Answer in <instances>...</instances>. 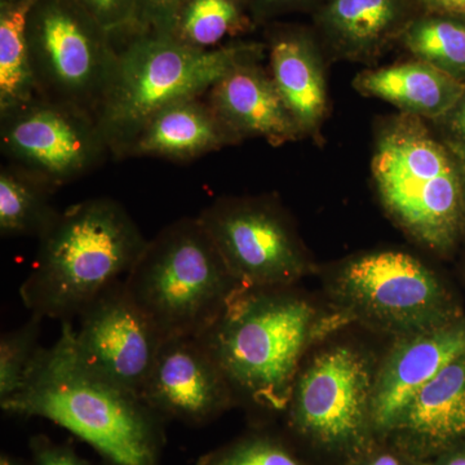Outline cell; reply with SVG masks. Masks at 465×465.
Masks as SVG:
<instances>
[{
    "instance_id": "35",
    "label": "cell",
    "mask_w": 465,
    "mask_h": 465,
    "mask_svg": "<svg viewBox=\"0 0 465 465\" xmlns=\"http://www.w3.org/2000/svg\"><path fill=\"white\" fill-rule=\"evenodd\" d=\"M0 465H30L29 461L24 460L23 458L16 455L9 454V452H2L0 454Z\"/></svg>"
},
{
    "instance_id": "1",
    "label": "cell",
    "mask_w": 465,
    "mask_h": 465,
    "mask_svg": "<svg viewBox=\"0 0 465 465\" xmlns=\"http://www.w3.org/2000/svg\"><path fill=\"white\" fill-rule=\"evenodd\" d=\"M0 407L69 430L106 465H162L167 421L139 394L85 365L75 351L72 321L61 322L60 338L42 348L24 387Z\"/></svg>"
},
{
    "instance_id": "32",
    "label": "cell",
    "mask_w": 465,
    "mask_h": 465,
    "mask_svg": "<svg viewBox=\"0 0 465 465\" xmlns=\"http://www.w3.org/2000/svg\"><path fill=\"white\" fill-rule=\"evenodd\" d=\"M358 465H411L409 459L391 451H379L370 454Z\"/></svg>"
},
{
    "instance_id": "27",
    "label": "cell",
    "mask_w": 465,
    "mask_h": 465,
    "mask_svg": "<svg viewBox=\"0 0 465 465\" xmlns=\"http://www.w3.org/2000/svg\"><path fill=\"white\" fill-rule=\"evenodd\" d=\"M185 0H136L131 34L170 36L174 18Z\"/></svg>"
},
{
    "instance_id": "33",
    "label": "cell",
    "mask_w": 465,
    "mask_h": 465,
    "mask_svg": "<svg viewBox=\"0 0 465 465\" xmlns=\"http://www.w3.org/2000/svg\"><path fill=\"white\" fill-rule=\"evenodd\" d=\"M430 465H465V448L446 450Z\"/></svg>"
},
{
    "instance_id": "15",
    "label": "cell",
    "mask_w": 465,
    "mask_h": 465,
    "mask_svg": "<svg viewBox=\"0 0 465 465\" xmlns=\"http://www.w3.org/2000/svg\"><path fill=\"white\" fill-rule=\"evenodd\" d=\"M264 52L235 64L204 94L223 124L238 140L262 137L272 145L295 142L302 133L284 105L271 73L260 65Z\"/></svg>"
},
{
    "instance_id": "23",
    "label": "cell",
    "mask_w": 465,
    "mask_h": 465,
    "mask_svg": "<svg viewBox=\"0 0 465 465\" xmlns=\"http://www.w3.org/2000/svg\"><path fill=\"white\" fill-rule=\"evenodd\" d=\"M54 191L12 164L0 168V234L3 238L39 237L60 211L51 203Z\"/></svg>"
},
{
    "instance_id": "8",
    "label": "cell",
    "mask_w": 465,
    "mask_h": 465,
    "mask_svg": "<svg viewBox=\"0 0 465 465\" xmlns=\"http://www.w3.org/2000/svg\"><path fill=\"white\" fill-rule=\"evenodd\" d=\"M335 292L354 316L399 338L460 318L433 272L396 251L351 260L336 275Z\"/></svg>"
},
{
    "instance_id": "26",
    "label": "cell",
    "mask_w": 465,
    "mask_h": 465,
    "mask_svg": "<svg viewBox=\"0 0 465 465\" xmlns=\"http://www.w3.org/2000/svg\"><path fill=\"white\" fill-rule=\"evenodd\" d=\"M197 465H304L281 440L253 434L201 455Z\"/></svg>"
},
{
    "instance_id": "12",
    "label": "cell",
    "mask_w": 465,
    "mask_h": 465,
    "mask_svg": "<svg viewBox=\"0 0 465 465\" xmlns=\"http://www.w3.org/2000/svg\"><path fill=\"white\" fill-rule=\"evenodd\" d=\"M78 318V357L97 374L140 396L164 338L131 298L124 281L106 287Z\"/></svg>"
},
{
    "instance_id": "34",
    "label": "cell",
    "mask_w": 465,
    "mask_h": 465,
    "mask_svg": "<svg viewBox=\"0 0 465 465\" xmlns=\"http://www.w3.org/2000/svg\"><path fill=\"white\" fill-rule=\"evenodd\" d=\"M452 112L455 113L451 119L452 130L465 142V100H461V103Z\"/></svg>"
},
{
    "instance_id": "13",
    "label": "cell",
    "mask_w": 465,
    "mask_h": 465,
    "mask_svg": "<svg viewBox=\"0 0 465 465\" xmlns=\"http://www.w3.org/2000/svg\"><path fill=\"white\" fill-rule=\"evenodd\" d=\"M140 397L164 420L192 427L210 423L234 402L222 370L194 336L164 339Z\"/></svg>"
},
{
    "instance_id": "31",
    "label": "cell",
    "mask_w": 465,
    "mask_h": 465,
    "mask_svg": "<svg viewBox=\"0 0 465 465\" xmlns=\"http://www.w3.org/2000/svg\"><path fill=\"white\" fill-rule=\"evenodd\" d=\"M419 11L425 14L451 15L465 18V0H415Z\"/></svg>"
},
{
    "instance_id": "10",
    "label": "cell",
    "mask_w": 465,
    "mask_h": 465,
    "mask_svg": "<svg viewBox=\"0 0 465 465\" xmlns=\"http://www.w3.org/2000/svg\"><path fill=\"white\" fill-rule=\"evenodd\" d=\"M375 375L362 354L348 347L324 351L296 378L291 427L331 449L356 448L372 427Z\"/></svg>"
},
{
    "instance_id": "9",
    "label": "cell",
    "mask_w": 465,
    "mask_h": 465,
    "mask_svg": "<svg viewBox=\"0 0 465 465\" xmlns=\"http://www.w3.org/2000/svg\"><path fill=\"white\" fill-rule=\"evenodd\" d=\"M0 149L9 164L54 192L112 155L94 115L41 96L0 112Z\"/></svg>"
},
{
    "instance_id": "3",
    "label": "cell",
    "mask_w": 465,
    "mask_h": 465,
    "mask_svg": "<svg viewBox=\"0 0 465 465\" xmlns=\"http://www.w3.org/2000/svg\"><path fill=\"white\" fill-rule=\"evenodd\" d=\"M146 243L119 202L101 197L73 204L38 238L20 298L30 314L72 321L106 287L124 280Z\"/></svg>"
},
{
    "instance_id": "21",
    "label": "cell",
    "mask_w": 465,
    "mask_h": 465,
    "mask_svg": "<svg viewBox=\"0 0 465 465\" xmlns=\"http://www.w3.org/2000/svg\"><path fill=\"white\" fill-rule=\"evenodd\" d=\"M258 25L244 0H185L171 38L198 51H213Z\"/></svg>"
},
{
    "instance_id": "2",
    "label": "cell",
    "mask_w": 465,
    "mask_h": 465,
    "mask_svg": "<svg viewBox=\"0 0 465 465\" xmlns=\"http://www.w3.org/2000/svg\"><path fill=\"white\" fill-rule=\"evenodd\" d=\"M286 287H241L198 336L232 399L268 412L289 407L300 362L322 331L316 308Z\"/></svg>"
},
{
    "instance_id": "4",
    "label": "cell",
    "mask_w": 465,
    "mask_h": 465,
    "mask_svg": "<svg viewBox=\"0 0 465 465\" xmlns=\"http://www.w3.org/2000/svg\"><path fill=\"white\" fill-rule=\"evenodd\" d=\"M124 281L164 339L198 338L243 287L198 217H182L148 240Z\"/></svg>"
},
{
    "instance_id": "16",
    "label": "cell",
    "mask_w": 465,
    "mask_h": 465,
    "mask_svg": "<svg viewBox=\"0 0 465 465\" xmlns=\"http://www.w3.org/2000/svg\"><path fill=\"white\" fill-rule=\"evenodd\" d=\"M238 143L240 140L220 122L204 96L191 97L149 116L115 158L189 162Z\"/></svg>"
},
{
    "instance_id": "24",
    "label": "cell",
    "mask_w": 465,
    "mask_h": 465,
    "mask_svg": "<svg viewBox=\"0 0 465 465\" xmlns=\"http://www.w3.org/2000/svg\"><path fill=\"white\" fill-rule=\"evenodd\" d=\"M465 18L421 12L399 41L418 60L460 79L465 74Z\"/></svg>"
},
{
    "instance_id": "25",
    "label": "cell",
    "mask_w": 465,
    "mask_h": 465,
    "mask_svg": "<svg viewBox=\"0 0 465 465\" xmlns=\"http://www.w3.org/2000/svg\"><path fill=\"white\" fill-rule=\"evenodd\" d=\"M43 320L30 314L26 322L0 336V402L11 399L24 387L43 348L39 344Z\"/></svg>"
},
{
    "instance_id": "19",
    "label": "cell",
    "mask_w": 465,
    "mask_h": 465,
    "mask_svg": "<svg viewBox=\"0 0 465 465\" xmlns=\"http://www.w3.org/2000/svg\"><path fill=\"white\" fill-rule=\"evenodd\" d=\"M323 42L347 57L378 54L421 14L415 0H322L313 12Z\"/></svg>"
},
{
    "instance_id": "11",
    "label": "cell",
    "mask_w": 465,
    "mask_h": 465,
    "mask_svg": "<svg viewBox=\"0 0 465 465\" xmlns=\"http://www.w3.org/2000/svg\"><path fill=\"white\" fill-rule=\"evenodd\" d=\"M198 219L243 287H287L307 272L295 235L272 202L222 198Z\"/></svg>"
},
{
    "instance_id": "30",
    "label": "cell",
    "mask_w": 465,
    "mask_h": 465,
    "mask_svg": "<svg viewBox=\"0 0 465 465\" xmlns=\"http://www.w3.org/2000/svg\"><path fill=\"white\" fill-rule=\"evenodd\" d=\"M321 2L322 0H244L258 24L268 23L292 12H313Z\"/></svg>"
},
{
    "instance_id": "7",
    "label": "cell",
    "mask_w": 465,
    "mask_h": 465,
    "mask_svg": "<svg viewBox=\"0 0 465 465\" xmlns=\"http://www.w3.org/2000/svg\"><path fill=\"white\" fill-rule=\"evenodd\" d=\"M113 39L74 0H38L27 21L38 96L96 116L114 74Z\"/></svg>"
},
{
    "instance_id": "6",
    "label": "cell",
    "mask_w": 465,
    "mask_h": 465,
    "mask_svg": "<svg viewBox=\"0 0 465 465\" xmlns=\"http://www.w3.org/2000/svg\"><path fill=\"white\" fill-rule=\"evenodd\" d=\"M372 174L391 216L433 250L454 243L463 208V186L448 150L419 116L402 114L379 136Z\"/></svg>"
},
{
    "instance_id": "20",
    "label": "cell",
    "mask_w": 465,
    "mask_h": 465,
    "mask_svg": "<svg viewBox=\"0 0 465 465\" xmlns=\"http://www.w3.org/2000/svg\"><path fill=\"white\" fill-rule=\"evenodd\" d=\"M366 96L393 104L403 114L439 119L465 97V84L439 67L418 60L366 70L354 79Z\"/></svg>"
},
{
    "instance_id": "5",
    "label": "cell",
    "mask_w": 465,
    "mask_h": 465,
    "mask_svg": "<svg viewBox=\"0 0 465 465\" xmlns=\"http://www.w3.org/2000/svg\"><path fill=\"white\" fill-rule=\"evenodd\" d=\"M118 51L114 74L96 118L113 157L164 106L202 97L235 64L266 50L262 43L232 42L198 51L171 36L131 34Z\"/></svg>"
},
{
    "instance_id": "22",
    "label": "cell",
    "mask_w": 465,
    "mask_h": 465,
    "mask_svg": "<svg viewBox=\"0 0 465 465\" xmlns=\"http://www.w3.org/2000/svg\"><path fill=\"white\" fill-rule=\"evenodd\" d=\"M36 2L0 0V112L38 96L27 43V21Z\"/></svg>"
},
{
    "instance_id": "29",
    "label": "cell",
    "mask_w": 465,
    "mask_h": 465,
    "mask_svg": "<svg viewBox=\"0 0 465 465\" xmlns=\"http://www.w3.org/2000/svg\"><path fill=\"white\" fill-rule=\"evenodd\" d=\"M30 465H92L70 443H58L45 434L29 440Z\"/></svg>"
},
{
    "instance_id": "36",
    "label": "cell",
    "mask_w": 465,
    "mask_h": 465,
    "mask_svg": "<svg viewBox=\"0 0 465 465\" xmlns=\"http://www.w3.org/2000/svg\"><path fill=\"white\" fill-rule=\"evenodd\" d=\"M463 176H464V185H465V159H464V162H463Z\"/></svg>"
},
{
    "instance_id": "14",
    "label": "cell",
    "mask_w": 465,
    "mask_h": 465,
    "mask_svg": "<svg viewBox=\"0 0 465 465\" xmlns=\"http://www.w3.org/2000/svg\"><path fill=\"white\" fill-rule=\"evenodd\" d=\"M464 354L465 318L400 338L375 375L372 428L390 433L412 397Z\"/></svg>"
},
{
    "instance_id": "17",
    "label": "cell",
    "mask_w": 465,
    "mask_h": 465,
    "mask_svg": "<svg viewBox=\"0 0 465 465\" xmlns=\"http://www.w3.org/2000/svg\"><path fill=\"white\" fill-rule=\"evenodd\" d=\"M390 433L416 457L440 454L464 439L465 354L412 397Z\"/></svg>"
},
{
    "instance_id": "18",
    "label": "cell",
    "mask_w": 465,
    "mask_h": 465,
    "mask_svg": "<svg viewBox=\"0 0 465 465\" xmlns=\"http://www.w3.org/2000/svg\"><path fill=\"white\" fill-rule=\"evenodd\" d=\"M269 73L302 134L314 133L326 113V84L313 34L300 26L272 25Z\"/></svg>"
},
{
    "instance_id": "28",
    "label": "cell",
    "mask_w": 465,
    "mask_h": 465,
    "mask_svg": "<svg viewBox=\"0 0 465 465\" xmlns=\"http://www.w3.org/2000/svg\"><path fill=\"white\" fill-rule=\"evenodd\" d=\"M74 2L113 36L127 35L133 30L136 0H74Z\"/></svg>"
}]
</instances>
